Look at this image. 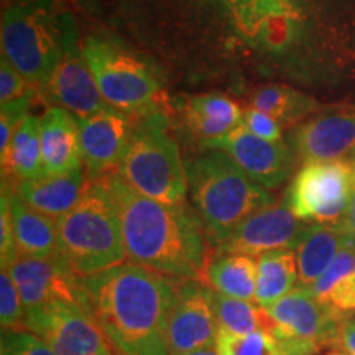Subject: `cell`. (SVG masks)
Segmentation results:
<instances>
[{"mask_svg": "<svg viewBox=\"0 0 355 355\" xmlns=\"http://www.w3.org/2000/svg\"><path fill=\"white\" fill-rule=\"evenodd\" d=\"M60 254L78 278H87L123 263L121 220L102 180H89L81 201L56 220Z\"/></svg>", "mask_w": 355, "mask_h": 355, "instance_id": "obj_4", "label": "cell"}, {"mask_svg": "<svg viewBox=\"0 0 355 355\" xmlns=\"http://www.w3.org/2000/svg\"><path fill=\"white\" fill-rule=\"evenodd\" d=\"M352 239L343 224H309L293 248L298 261L300 288H311Z\"/></svg>", "mask_w": 355, "mask_h": 355, "instance_id": "obj_22", "label": "cell"}, {"mask_svg": "<svg viewBox=\"0 0 355 355\" xmlns=\"http://www.w3.org/2000/svg\"><path fill=\"white\" fill-rule=\"evenodd\" d=\"M87 184L89 180L81 166L63 175H43L20 183L17 194L30 207L58 220L81 201Z\"/></svg>", "mask_w": 355, "mask_h": 355, "instance_id": "obj_21", "label": "cell"}, {"mask_svg": "<svg viewBox=\"0 0 355 355\" xmlns=\"http://www.w3.org/2000/svg\"><path fill=\"white\" fill-rule=\"evenodd\" d=\"M121 220L123 247L132 263L170 278L199 279L206 273L207 247L199 222L184 206L155 201L119 175L102 178Z\"/></svg>", "mask_w": 355, "mask_h": 355, "instance_id": "obj_2", "label": "cell"}, {"mask_svg": "<svg viewBox=\"0 0 355 355\" xmlns=\"http://www.w3.org/2000/svg\"><path fill=\"white\" fill-rule=\"evenodd\" d=\"M0 355H60L30 331H2Z\"/></svg>", "mask_w": 355, "mask_h": 355, "instance_id": "obj_32", "label": "cell"}, {"mask_svg": "<svg viewBox=\"0 0 355 355\" xmlns=\"http://www.w3.org/2000/svg\"><path fill=\"white\" fill-rule=\"evenodd\" d=\"M83 53L105 104L122 112L152 107L159 83L145 61L99 37L87 38Z\"/></svg>", "mask_w": 355, "mask_h": 355, "instance_id": "obj_7", "label": "cell"}, {"mask_svg": "<svg viewBox=\"0 0 355 355\" xmlns=\"http://www.w3.org/2000/svg\"><path fill=\"white\" fill-rule=\"evenodd\" d=\"M298 155L309 162H336L355 148V107L332 105L311 117L295 133Z\"/></svg>", "mask_w": 355, "mask_h": 355, "instance_id": "obj_16", "label": "cell"}, {"mask_svg": "<svg viewBox=\"0 0 355 355\" xmlns=\"http://www.w3.org/2000/svg\"><path fill=\"white\" fill-rule=\"evenodd\" d=\"M89 311L117 355H171L168 322L180 283L145 266L117 265L81 278Z\"/></svg>", "mask_w": 355, "mask_h": 355, "instance_id": "obj_1", "label": "cell"}, {"mask_svg": "<svg viewBox=\"0 0 355 355\" xmlns=\"http://www.w3.org/2000/svg\"><path fill=\"white\" fill-rule=\"evenodd\" d=\"M316 298L343 318L355 313V241L345 243L322 277L308 288Z\"/></svg>", "mask_w": 355, "mask_h": 355, "instance_id": "obj_23", "label": "cell"}, {"mask_svg": "<svg viewBox=\"0 0 355 355\" xmlns=\"http://www.w3.org/2000/svg\"><path fill=\"white\" fill-rule=\"evenodd\" d=\"M25 306L15 283L6 268L0 273V324L3 331L25 329Z\"/></svg>", "mask_w": 355, "mask_h": 355, "instance_id": "obj_31", "label": "cell"}, {"mask_svg": "<svg viewBox=\"0 0 355 355\" xmlns=\"http://www.w3.org/2000/svg\"><path fill=\"white\" fill-rule=\"evenodd\" d=\"M165 123L163 115L153 112L133 125L117 175L146 198L184 206L189 191L188 173Z\"/></svg>", "mask_w": 355, "mask_h": 355, "instance_id": "obj_6", "label": "cell"}, {"mask_svg": "<svg viewBox=\"0 0 355 355\" xmlns=\"http://www.w3.org/2000/svg\"><path fill=\"white\" fill-rule=\"evenodd\" d=\"M191 127L207 141L227 135L243 121V110L237 102L222 94L193 96L188 101Z\"/></svg>", "mask_w": 355, "mask_h": 355, "instance_id": "obj_26", "label": "cell"}, {"mask_svg": "<svg viewBox=\"0 0 355 355\" xmlns=\"http://www.w3.org/2000/svg\"><path fill=\"white\" fill-rule=\"evenodd\" d=\"M44 175H63L83 166L79 119L63 107H50L40 119Z\"/></svg>", "mask_w": 355, "mask_h": 355, "instance_id": "obj_18", "label": "cell"}, {"mask_svg": "<svg viewBox=\"0 0 355 355\" xmlns=\"http://www.w3.org/2000/svg\"><path fill=\"white\" fill-rule=\"evenodd\" d=\"M188 188L199 219L216 243H224L247 217L275 204V196L247 176L225 152L191 162Z\"/></svg>", "mask_w": 355, "mask_h": 355, "instance_id": "obj_3", "label": "cell"}, {"mask_svg": "<svg viewBox=\"0 0 355 355\" xmlns=\"http://www.w3.org/2000/svg\"><path fill=\"white\" fill-rule=\"evenodd\" d=\"M207 145L227 153L250 180L265 189L279 188L291 175L293 155L290 148L282 141L260 139L243 123L227 135L207 141Z\"/></svg>", "mask_w": 355, "mask_h": 355, "instance_id": "obj_13", "label": "cell"}, {"mask_svg": "<svg viewBox=\"0 0 355 355\" xmlns=\"http://www.w3.org/2000/svg\"><path fill=\"white\" fill-rule=\"evenodd\" d=\"M7 196L10 201L17 255L28 259L61 257L56 219L30 207L17 193H7Z\"/></svg>", "mask_w": 355, "mask_h": 355, "instance_id": "obj_20", "label": "cell"}, {"mask_svg": "<svg viewBox=\"0 0 355 355\" xmlns=\"http://www.w3.org/2000/svg\"><path fill=\"white\" fill-rule=\"evenodd\" d=\"M6 270L20 293L26 314L37 313L56 303L74 304L89 311L81 278L71 272L61 257L56 259L17 257L10 265L6 266Z\"/></svg>", "mask_w": 355, "mask_h": 355, "instance_id": "obj_9", "label": "cell"}, {"mask_svg": "<svg viewBox=\"0 0 355 355\" xmlns=\"http://www.w3.org/2000/svg\"><path fill=\"white\" fill-rule=\"evenodd\" d=\"M327 355H344V354H340L339 350H334V349H331V352L327 354Z\"/></svg>", "mask_w": 355, "mask_h": 355, "instance_id": "obj_41", "label": "cell"}, {"mask_svg": "<svg viewBox=\"0 0 355 355\" xmlns=\"http://www.w3.org/2000/svg\"><path fill=\"white\" fill-rule=\"evenodd\" d=\"M331 349L339 350L344 355H355V316H350L340 324L336 343Z\"/></svg>", "mask_w": 355, "mask_h": 355, "instance_id": "obj_37", "label": "cell"}, {"mask_svg": "<svg viewBox=\"0 0 355 355\" xmlns=\"http://www.w3.org/2000/svg\"><path fill=\"white\" fill-rule=\"evenodd\" d=\"M219 331L209 288L199 283V279H183L168 322V345L171 355L216 347Z\"/></svg>", "mask_w": 355, "mask_h": 355, "instance_id": "obj_12", "label": "cell"}, {"mask_svg": "<svg viewBox=\"0 0 355 355\" xmlns=\"http://www.w3.org/2000/svg\"><path fill=\"white\" fill-rule=\"evenodd\" d=\"M300 283L298 261L293 248L265 252L257 257L255 303L268 308L296 290Z\"/></svg>", "mask_w": 355, "mask_h": 355, "instance_id": "obj_25", "label": "cell"}, {"mask_svg": "<svg viewBox=\"0 0 355 355\" xmlns=\"http://www.w3.org/2000/svg\"><path fill=\"white\" fill-rule=\"evenodd\" d=\"M21 2H32V0H8V6H10V3H21Z\"/></svg>", "mask_w": 355, "mask_h": 355, "instance_id": "obj_40", "label": "cell"}, {"mask_svg": "<svg viewBox=\"0 0 355 355\" xmlns=\"http://www.w3.org/2000/svg\"><path fill=\"white\" fill-rule=\"evenodd\" d=\"M25 329L60 355H117L89 311L56 303L26 314Z\"/></svg>", "mask_w": 355, "mask_h": 355, "instance_id": "obj_10", "label": "cell"}, {"mask_svg": "<svg viewBox=\"0 0 355 355\" xmlns=\"http://www.w3.org/2000/svg\"><path fill=\"white\" fill-rule=\"evenodd\" d=\"M212 308H214L220 331L234 336H247L254 332H275L277 324L268 311L254 301L230 298L209 288Z\"/></svg>", "mask_w": 355, "mask_h": 355, "instance_id": "obj_29", "label": "cell"}, {"mask_svg": "<svg viewBox=\"0 0 355 355\" xmlns=\"http://www.w3.org/2000/svg\"><path fill=\"white\" fill-rule=\"evenodd\" d=\"M230 15L247 38L282 42L296 21L293 0H224Z\"/></svg>", "mask_w": 355, "mask_h": 355, "instance_id": "obj_19", "label": "cell"}, {"mask_svg": "<svg viewBox=\"0 0 355 355\" xmlns=\"http://www.w3.org/2000/svg\"><path fill=\"white\" fill-rule=\"evenodd\" d=\"M242 123L254 135L260 137L263 140L279 141V139H282V125L275 121L272 115L261 112L259 109L248 107L243 110Z\"/></svg>", "mask_w": 355, "mask_h": 355, "instance_id": "obj_36", "label": "cell"}, {"mask_svg": "<svg viewBox=\"0 0 355 355\" xmlns=\"http://www.w3.org/2000/svg\"><path fill=\"white\" fill-rule=\"evenodd\" d=\"M216 347L222 355H316L321 352L316 345L293 339L278 329L247 336H234L219 331Z\"/></svg>", "mask_w": 355, "mask_h": 355, "instance_id": "obj_28", "label": "cell"}, {"mask_svg": "<svg viewBox=\"0 0 355 355\" xmlns=\"http://www.w3.org/2000/svg\"><path fill=\"white\" fill-rule=\"evenodd\" d=\"M30 99H32V96L2 105V115H0V157L7 153L17 128L28 117Z\"/></svg>", "mask_w": 355, "mask_h": 355, "instance_id": "obj_34", "label": "cell"}, {"mask_svg": "<svg viewBox=\"0 0 355 355\" xmlns=\"http://www.w3.org/2000/svg\"><path fill=\"white\" fill-rule=\"evenodd\" d=\"M2 176L8 173L20 183L43 176L42 139H40V117L28 115L13 135L7 153L0 157Z\"/></svg>", "mask_w": 355, "mask_h": 355, "instance_id": "obj_27", "label": "cell"}, {"mask_svg": "<svg viewBox=\"0 0 355 355\" xmlns=\"http://www.w3.org/2000/svg\"><path fill=\"white\" fill-rule=\"evenodd\" d=\"M206 283L220 295L254 301L257 293V257L220 252L209 260L204 273Z\"/></svg>", "mask_w": 355, "mask_h": 355, "instance_id": "obj_24", "label": "cell"}, {"mask_svg": "<svg viewBox=\"0 0 355 355\" xmlns=\"http://www.w3.org/2000/svg\"><path fill=\"white\" fill-rule=\"evenodd\" d=\"M69 15H58L50 0L3 7L0 25L2 56L33 87H44L63 55Z\"/></svg>", "mask_w": 355, "mask_h": 355, "instance_id": "obj_5", "label": "cell"}, {"mask_svg": "<svg viewBox=\"0 0 355 355\" xmlns=\"http://www.w3.org/2000/svg\"><path fill=\"white\" fill-rule=\"evenodd\" d=\"M265 309L282 334L316 345L319 350L334 345L340 324L345 321L306 288H296Z\"/></svg>", "mask_w": 355, "mask_h": 355, "instance_id": "obj_14", "label": "cell"}, {"mask_svg": "<svg viewBox=\"0 0 355 355\" xmlns=\"http://www.w3.org/2000/svg\"><path fill=\"white\" fill-rule=\"evenodd\" d=\"M181 355H222L217 347H209V349H199V350H193V352L188 354H181Z\"/></svg>", "mask_w": 355, "mask_h": 355, "instance_id": "obj_39", "label": "cell"}, {"mask_svg": "<svg viewBox=\"0 0 355 355\" xmlns=\"http://www.w3.org/2000/svg\"><path fill=\"white\" fill-rule=\"evenodd\" d=\"M250 104L254 109L272 115L279 125H293L316 109L313 97L282 84L259 87L252 96Z\"/></svg>", "mask_w": 355, "mask_h": 355, "instance_id": "obj_30", "label": "cell"}, {"mask_svg": "<svg viewBox=\"0 0 355 355\" xmlns=\"http://www.w3.org/2000/svg\"><path fill=\"white\" fill-rule=\"evenodd\" d=\"M355 171L344 159L309 162L288 191V206L308 224H340L347 211Z\"/></svg>", "mask_w": 355, "mask_h": 355, "instance_id": "obj_8", "label": "cell"}, {"mask_svg": "<svg viewBox=\"0 0 355 355\" xmlns=\"http://www.w3.org/2000/svg\"><path fill=\"white\" fill-rule=\"evenodd\" d=\"M344 225L345 232L349 234V237L355 241V176H354V184H352V191H350V199H349V206L347 211H345L344 220L340 222Z\"/></svg>", "mask_w": 355, "mask_h": 355, "instance_id": "obj_38", "label": "cell"}, {"mask_svg": "<svg viewBox=\"0 0 355 355\" xmlns=\"http://www.w3.org/2000/svg\"><path fill=\"white\" fill-rule=\"evenodd\" d=\"M15 239H13V224H12V211L10 201L6 191L2 189V198H0V259H2V268L10 265L17 259Z\"/></svg>", "mask_w": 355, "mask_h": 355, "instance_id": "obj_35", "label": "cell"}, {"mask_svg": "<svg viewBox=\"0 0 355 355\" xmlns=\"http://www.w3.org/2000/svg\"><path fill=\"white\" fill-rule=\"evenodd\" d=\"M43 89L51 102H56L58 107L66 109L79 121L107 107L86 63L83 48L78 44L73 20H69L66 26L60 63Z\"/></svg>", "mask_w": 355, "mask_h": 355, "instance_id": "obj_11", "label": "cell"}, {"mask_svg": "<svg viewBox=\"0 0 355 355\" xmlns=\"http://www.w3.org/2000/svg\"><path fill=\"white\" fill-rule=\"evenodd\" d=\"M132 128L125 112L110 105L79 121L83 163L89 175L96 178L119 166L130 140Z\"/></svg>", "mask_w": 355, "mask_h": 355, "instance_id": "obj_17", "label": "cell"}, {"mask_svg": "<svg viewBox=\"0 0 355 355\" xmlns=\"http://www.w3.org/2000/svg\"><path fill=\"white\" fill-rule=\"evenodd\" d=\"M308 225L295 216L288 204H272L247 217L227 241L220 243L219 250L259 257L279 248H295Z\"/></svg>", "mask_w": 355, "mask_h": 355, "instance_id": "obj_15", "label": "cell"}, {"mask_svg": "<svg viewBox=\"0 0 355 355\" xmlns=\"http://www.w3.org/2000/svg\"><path fill=\"white\" fill-rule=\"evenodd\" d=\"M32 87L6 56H0V104L7 105L13 101L30 97L33 94Z\"/></svg>", "mask_w": 355, "mask_h": 355, "instance_id": "obj_33", "label": "cell"}]
</instances>
